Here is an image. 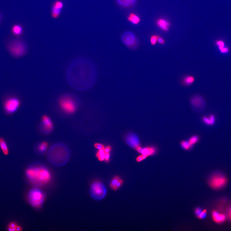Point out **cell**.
Returning <instances> with one entry per match:
<instances>
[{
	"label": "cell",
	"mask_w": 231,
	"mask_h": 231,
	"mask_svg": "<svg viewBox=\"0 0 231 231\" xmlns=\"http://www.w3.org/2000/svg\"><path fill=\"white\" fill-rule=\"evenodd\" d=\"M59 105L62 109L68 113H74L76 109L75 103L71 98L65 97L59 101Z\"/></svg>",
	"instance_id": "cell-6"
},
{
	"label": "cell",
	"mask_w": 231,
	"mask_h": 231,
	"mask_svg": "<svg viewBox=\"0 0 231 231\" xmlns=\"http://www.w3.org/2000/svg\"><path fill=\"white\" fill-rule=\"evenodd\" d=\"M148 157L147 156L142 155L139 156L136 158V160L137 161L139 162L146 159Z\"/></svg>",
	"instance_id": "cell-33"
},
{
	"label": "cell",
	"mask_w": 231,
	"mask_h": 231,
	"mask_svg": "<svg viewBox=\"0 0 231 231\" xmlns=\"http://www.w3.org/2000/svg\"><path fill=\"white\" fill-rule=\"evenodd\" d=\"M211 187L218 189L224 186L226 183V179L223 176L217 175L212 178L210 181Z\"/></svg>",
	"instance_id": "cell-8"
},
{
	"label": "cell",
	"mask_w": 231,
	"mask_h": 231,
	"mask_svg": "<svg viewBox=\"0 0 231 231\" xmlns=\"http://www.w3.org/2000/svg\"><path fill=\"white\" fill-rule=\"evenodd\" d=\"M90 192L93 198L101 199L105 197L106 190L103 185L99 182H96L92 184Z\"/></svg>",
	"instance_id": "cell-5"
},
{
	"label": "cell",
	"mask_w": 231,
	"mask_h": 231,
	"mask_svg": "<svg viewBox=\"0 0 231 231\" xmlns=\"http://www.w3.org/2000/svg\"><path fill=\"white\" fill-rule=\"evenodd\" d=\"M63 6V3L61 1H58L55 2L51 10V15L53 19H56L58 18Z\"/></svg>",
	"instance_id": "cell-10"
},
{
	"label": "cell",
	"mask_w": 231,
	"mask_h": 231,
	"mask_svg": "<svg viewBox=\"0 0 231 231\" xmlns=\"http://www.w3.org/2000/svg\"><path fill=\"white\" fill-rule=\"evenodd\" d=\"M158 36L156 35H154L151 37L150 41L152 45H156L157 41Z\"/></svg>",
	"instance_id": "cell-27"
},
{
	"label": "cell",
	"mask_w": 231,
	"mask_h": 231,
	"mask_svg": "<svg viewBox=\"0 0 231 231\" xmlns=\"http://www.w3.org/2000/svg\"><path fill=\"white\" fill-rule=\"evenodd\" d=\"M109 156H110L109 153L106 152L105 156V159L107 161H109Z\"/></svg>",
	"instance_id": "cell-37"
},
{
	"label": "cell",
	"mask_w": 231,
	"mask_h": 231,
	"mask_svg": "<svg viewBox=\"0 0 231 231\" xmlns=\"http://www.w3.org/2000/svg\"><path fill=\"white\" fill-rule=\"evenodd\" d=\"M0 148L5 155H7L9 153L8 147L7 144L2 138H0Z\"/></svg>",
	"instance_id": "cell-18"
},
{
	"label": "cell",
	"mask_w": 231,
	"mask_h": 231,
	"mask_svg": "<svg viewBox=\"0 0 231 231\" xmlns=\"http://www.w3.org/2000/svg\"><path fill=\"white\" fill-rule=\"evenodd\" d=\"M126 141L130 147L135 149L140 147V142L139 138L135 134L130 133L126 137Z\"/></svg>",
	"instance_id": "cell-9"
},
{
	"label": "cell",
	"mask_w": 231,
	"mask_h": 231,
	"mask_svg": "<svg viewBox=\"0 0 231 231\" xmlns=\"http://www.w3.org/2000/svg\"><path fill=\"white\" fill-rule=\"evenodd\" d=\"M127 19L132 23L135 25L138 24L140 21L139 17L133 13L130 14L128 16Z\"/></svg>",
	"instance_id": "cell-20"
},
{
	"label": "cell",
	"mask_w": 231,
	"mask_h": 231,
	"mask_svg": "<svg viewBox=\"0 0 231 231\" xmlns=\"http://www.w3.org/2000/svg\"><path fill=\"white\" fill-rule=\"evenodd\" d=\"M28 200L32 206L36 208L41 207L45 202L44 193L37 188H34L29 192Z\"/></svg>",
	"instance_id": "cell-2"
},
{
	"label": "cell",
	"mask_w": 231,
	"mask_h": 231,
	"mask_svg": "<svg viewBox=\"0 0 231 231\" xmlns=\"http://www.w3.org/2000/svg\"><path fill=\"white\" fill-rule=\"evenodd\" d=\"M20 105L19 100L15 98L8 99L5 102L4 107L6 112L9 113H13L18 109Z\"/></svg>",
	"instance_id": "cell-7"
},
{
	"label": "cell",
	"mask_w": 231,
	"mask_h": 231,
	"mask_svg": "<svg viewBox=\"0 0 231 231\" xmlns=\"http://www.w3.org/2000/svg\"><path fill=\"white\" fill-rule=\"evenodd\" d=\"M120 178L119 177L116 176L113 179L110 185V186L113 189L116 185L117 183L119 180Z\"/></svg>",
	"instance_id": "cell-26"
},
{
	"label": "cell",
	"mask_w": 231,
	"mask_h": 231,
	"mask_svg": "<svg viewBox=\"0 0 231 231\" xmlns=\"http://www.w3.org/2000/svg\"><path fill=\"white\" fill-rule=\"evenodd\" d=\"M213 219L217 223H221L226 219V216L223 214H221L216 211H214L212 213Z\"/></svg>",
	"instance_id": "cell-14"
},
{
	"label": "cell",
	"mask_w": 231,
	"mask_h": 231,
	"mask_svg": "<svg viewBox=\"0 0 231 231\" xmlns=\"http://www.w3.org/2000/svg\"><path fill=\"white\" fill-rule=\"evenodd\" d=\"M216 44L218 47L220 52L222 53H226L229 52V49L227 47H225L224 41H217Z\"/></svg>",
	"instance_id": "cell-19"
},
{
	"label": "cell",
	"mask_w": 231,
	"mask_h": 231,
	"mask_svg": "<svg viewBox=\"0 0 231 231\" xmlns=\"http://www.w3.org/2000/svg\"><path fill=\"white\" fill-rule=\"evenodd\" d=\"M123 183V181L122 180V179H120L119 180L113 188V189L115 190H117L121 186Z\"/></svg>",
	"instance_id": "cell-29"
},
{
	"label": "cell",
	"mask_w": 231,
	"mask_h": 231,
	"mask_svg": "<svg viewBox=\"0 0 231 231\" xmlns=\"http://www.w3.org/2000/svg\"><path fill=\"white\" fill-rule=\"evenodd\" d=\"M26 175L31 183L38 186L47 184L52 178V175L49 170L41 166H33L28 168L26 171Z\"/></svg>",
	"instance_id": "cell-1"
},
{
	"label": "cell",
	"mask_w": 231,
	"mask_h": 231,
	"mask_svg": "<svg viewBox=\"0 0 231 231\" xmlns=\"http://www.w3.org/2000/svg\"><path fill=\"white\" fill-rule=\"evenodd\" d=\"M17 225L15 222H12L8 226V230L9 231H16L15 228Z\"/></svg>",
	"instance_id": "cell-28"
},
{
	"label": "cell",
	"mask_w": 231,
	"mask_h": 231,
	"mask_svg": "<svg viewBox=\"0 0 231 231\" xmlns=\"http://www.w3.org/2000/svg\"><path fill=\"white\" fill-rule=\"evenodd\" d=\"M15 230L16 231H21L22 229L20 226L17 225L15 228Z\"/></svg>",
	"instance_id": "cell-38"
},
{
	"label": "cell",
	"mask_w": 231,
	"mask_h": 231,
	"mask_svg": "<svg viewBox=\"0 0 231 231\" xmlns=\"http://www.w3.org/2000/svg\"><path fill=\"white\" fill-rule=\"evenodd\" d=\"M209 118L210 122L211 125H212L215 124L216 121V117L213 114H211L209 117Z\"/></svg>",
	"instance_id": "cell-30"
},
{
	"label": "cell",
	"mask_w": 231,
	"mask_h": 231,
	"mask_svg": "<svg viewBox=\"0 0 231 231\" xmlns=\"http://www.w3.org/2000/svg\"><path fill=\"white\" fill-rule=\"evenodd\" d=\"M43 128L44 131L49 133L52 130L53 125L51 119L47 116H44L42 118Z\"/></svg>",
	"instance_id": "cell-12"
},
{
	"label": "cell",
	"mask_w": 231,
	"mask_h": 231,
	"mask_svg": "<svg viewBox=\"0 0 231 231\" xmlns=\"http://www.w3.org/2000/svg\"><path fill=\"white\" fill-rule=\"evenodd\" d=\"M105 153L106 152L104 149L99 150V152L97 154L96 156L100 161H102L105 159Z\"/></svg>",
	"instance_id": "cell-23"
},
{
	"label": "cell",
	"mask_w": 231,
	"mask_h": 231,
	"mask_svg": "<svg viewBox=\"0 0 231 231\" xmlns=\"http://www.w3.org/2000/svg\"><path fill=\"white\" fill-rule=\"evenodd\" d=\"M156 24L160 29L165 32L169 30L170 26L169 22L163 19H158L156 21Z\"/></svg>",
	"instance_id": "cell-13"
},
{
	"label": "cell",
	"mask_w": 231,
	"mask_h": 231,
	"mask_svg": "<svg viewBox=\"0 0 231 231\" xmlns=\"http://www.w3.org/2000/svg\"><path fill=\"white\" fill-rule=\"evenodd\" d=\"M137 0H116L120 6L124 7H128L134 5Z\"/></svg>",
	"instance_id": "cell-16"
},
{
	"label": "cell",
	"mask_w": 231,
	"mask_h": 231,
	"mask_svg": "<svg viewBox=\"0 0 231 231\" xmlns=\"http://www.w3.org/2000/svg\"><path fill=\"white\" fill-rule=\"evenodd\" d=\"M123 43L128 48L132 49H136L139 46V41L135 34L130 31L124 32L121 36Z\"/></svg>",
	"instance_id": "cell-4"
},
{
	"label": "cell",
	"mask_w": 231,
	"mask_h": 231,
	"mask_svg": "<svg viewBox=\"0 0 231 231\" xmlns=\"http://www.w3.org/2000/svg\"><path fill=\"white\" fill-rule=\"evenodd\" d=\"M8 50L13 56L20 57L24 55L27 51V47L22 41L15 40L12 42L8 46Z\"/></svg>",
	"instance_id": "cell-3"
},
{
	"label": "cell",
	"mask_w": 231,
	"mask_h": 231,
	"mask_svg": "<svg viewBox=\"0 0 231 231\" xmlns=\"http://www.w3.org/2000/svg\"><path fill=\"white\" fill-rule=\"evenodd\" d=\"M202 210L200 208H197L195 210V213L196 216H198L202 212Z\"/></svg>",
	"instance_id": "cell-36"
},
{
	"label": "cell",
	"mask_w": 231,
	"mask_h": 231,
	"mask_svg": "<svg viewBox=\"0 0 231 231\" xmlns=\"http://www.w3.org/2000/svg\"><path fill=\"white\" fill-rule=\"evenodd\" d=\"M199 140V137L198 135H194L191 137L188 141L192 146H193L194 145L198 143Z\"/></svg>",
	"instance_id": "cell-24"
},
{
	"label": "cell",
	"mask_w": 231,
	"mask_h": 231,
	"mask_svg": "<svg viewBox=\"0 0 231 231\" xmlns=\"http://www.w3.org/2000/svg\"><path fill=\"white\" fill-rule=\"evenodd\" d=\"M12 31L15 35L19 36L21 35L22 32V28L20 25H15L13 28Z\"/></svg>",
	"instance_id": "cell-21"
},
{
	"label": "cell",
	"mask_w": 231,
	"mask_h": 231,
	"mask_svg": "<svg viewBox=\"0 0 231 231\" xmlns=\"http://www.w3.org/2000/svg\"><path fill=\"white\" fill-rule=\"evenodd\" d=\"M190 102L192 105L196 108L203 110L205 108V101L203 98L200 96H194L191 98Z\"/></svg>",
	"instance_id": "cell-11"
},
{
	"label": "cell",
	"mask_w": 231,
	"mask_h": 231,
	"mask_svg": "<svg viewBox=\"0 0 231 231\" xmlns=\"http://www.w3.org/2000/svg\"><path fill=\"white\" fill-rule=\"evenodd\" d=\"M110 150L111 148L109 147H108L105 149V150L106 152H109L110 151Z\"/></svg>",
	"instance_id": "cell-39"
},
{
	"label": "cell",
	"mask_w": 231,
	"mask_h": 231,
	"mask_svg": "<svg viewBox=\"0 0 231 231\" xmlns=\"http://www.w3.org/2000/svg\"><path fill=\"white\" fill-rule=\"evenodd\" d=\"M203 122L208 125H211L210 122L209 118L206 116H204L202 118Z\"/></svg>",
	"instance_id": "cell-31"
},
{
	"label": "cell",
	"mask_w": 231,
	"mask_h": 231,
	"mask_svg": "<svg viewBox=\"0 0 231 231\" xmlns=\"http://www.w3.org/2000/svg\"><path fill=\"white\" fill-rule=\"evenodd\" d=\"M157 41L161 45H164L165 43V40L159 36H158Z\"/></svg>",
	"instance_id": "cell-34"
},
{
	"label": "cell",
	"mask_w": 231,
	"mask_h": 231,
	"mask_svg": "<svg viewBox=\"0 0 231 231\" xmlns=\"http://www.w3.org/2000/svg\"><path fill=\"white\" fill-rule=\"evenodd\" d=\"M229 216L230 219H231V209L229 212Z\"/></svg>",
	"instance_id": "cell-40"
},
{
	"label": "cell",
	"mask_w": 231,
	"mask_h": 231,
	"mask_svg": "<svg viewBox=\"0 0 231 231\" xmlns=\"http://www.w3.org/2000/svg\"><path fill=\"white\" fill-rule=\"evenodd\" d=\"M180 144L182 148L186 150H190L193 147L188 141H182L181 142Z\"/></svg>",
	"instance_id": "cell-22"
},
{
	"label": "cell",
	"mask_w": 231,
	"mask_h": 231,
	"mask_svg": "<svg viewBox=\"0 0 231 231\" xmlns=\"http://www.w3.org/2000/svg\"><path fill=\"white\" fill-rule=\"evenodd\" d=\"M207 211L206 210H204L203 211H202L199 214L198 216V217L200 219H203L206 216Z\"/></svg>",
	"instance_id": "cell-32"
},
{
	"label": "cell",
	"mask_w": 231,
	"mask_h": 231,
	"mask_svg": "<svg viewBox=\"0 0 231 231\" xmlns=\"http://www.w3.org/2000/svg\"><path fill=\"white\" fill-rule=\"evenodd\" d=\"M48 146V144L47 142H43L39 145V150L41 152H44L46 150Z\"/></svg>",
	"instance_id": "cell-25"
},
{
	"label": "cell",
	"mask_w": 231,
	"mask_h": 231,
	"mask_svg": "<svg viewBox=\"0 0 231 231\" xmlns=\"http://www.w3.org/2000/svg\"><path fill=\"white\" fill-rule=\"evenodd\" d=\"M157 152V149L155 147H147L142 148L141 153L145 156H152L155 154Z\"/></svg>",
	"instance_id": "cell-15"
},
{
	"label": "cell",
	"mask_w": 231,
	"mask_h": 231,
	"mask_svg": "<svg viewBox=\"0 0 231 231\" xmlns=\"http://www.w3.org/2000/svg\"><path fill=\"white\" fill-rule=\"evenodd\" d=\"M95 147L99 150L104 149V146L102 145L96 143L95 145Z\"/></svg>",
	"instance_id": "cell-35"
},
{
	"label": "cell",
	"mask_w": 231,
	"mask_h": 231,
	"mask_svg": "<svg viewBox=\"0 0 231 231\" xmlns=\"http://www.w3.org/2000/svg\"><path fill=\"white\" fill-rule=\"evenodd\" d=\"M195 80L194 77L190 75H188L184 77L182 80L183 85L185 86H189L192 84Z\"/></svg>",
	"instance_id": "cell-17"
}]
</instances>
